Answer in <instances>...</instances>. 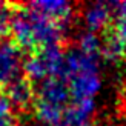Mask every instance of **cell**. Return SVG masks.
<instances>
[{
    "mask_svg": "<svg viewBox=\"0 0 126 126\" xmlns=\"http://www.w3.org/2000/svg\"><path fill=\"white\" fill-rule=\"evenodd\" d=\"M69 88L68 83L60 77H49L35 88V98L32 112L42 123L49 126L59 125L69 106Z\"/></svg>",
    "mask_w": 126,
    "mask_h": 126,
    "instance_id": "6da1fadb",
    "label": "cell"
},
{
    "mask_svg": "<svg viewBox=\"0 0 126 126\" xmlns=\"http://www.w3.org/2000/svg\"><path fill=\"white\" fill-rule=\"evenodd\" d=\"M23 51L9 37L0 40V88L23 75Z\"/></svg>",
    "mask_w": 126,
    "mask_h": 126,
    "instance_id": "7a4b0ae2",
    "label": "cell"
},
{
    "mask_svg": "<svg viewBox=\"0 0 126 126\" xmlns=\"http://www.w3.org/2000/svg\"><path fill=\"white\" fill-rule=\"evenodd\" d=\"M0 91L8 98L12 108H16V111H29V109L32 111L35 98V86L25 75L11 81L9 85L0 88Z\"/></svg>",
    "mask_w": 126,
    "mask_h": 126,
    "instance_id": "3957f363",
    "label": "cell"
},
{
    "mask_svg": "<svg viewBox=\"0 0 126 126\" xmlns=\"http://www.w3.org/2000/svg\"><path fill=\"white\" fill-rule=\"evenodd\" d=\"M100 55H103V59L115 65L126 62V40L117 31L112 20L105 29H102Z\"/></svg>",
    "mask_w": 126,
    "mask_h": 126,
    "instance_id": "277c9868",
    "label": "cell"
},
{
    "mask_svg": "<svg viewBox=\"0 0 126 126\" xmlns=\"http://www.w3.org/2000/svg\"><path fill=\"white\" fill-rule=\"evenodd\" d=\"M68 88L71 97L79 100H89L100 89L98 72H81L68 80Z\"/></svg>",
    "mask_w": 126,
    "mask_h": 126,
    "instance_id": "5b68a950",
    "label": "cell"
},
{
    "mask_svg": "<svg viewBox=\"0 0 126 126\" xmlns=\"http://www.w3.org/2000/svg\"><path fill=\"white\" fill-rule=\"evenodd\" d=\"M92 98L89 100H79L71 103L65 111V125L66 126H92V114H94Z\"/></svg>",
    "mask_w": 126,
    "mask_h": 126,
    "instance_id": "8992f818",
    "label": "cell"
},
{
    "mask_svg": "<svg viewBox=\"0 0 126 126\" xmlns=\"http://www.w3.org/2000/svg\"><path fill=\"white\" fill-rule=\"evenodd\" d=\"M29 6L39 14L45 16L46 18L55 23L63 25V26L72 17V6L66 2H60V0L59 2H46V0L45 2H34V3H29Z\"/></svg>",
    "mask_w": 126,
    "mask_h": 126,
    "instance_id": "52a82bcc",
    "label": "cell"
},
{
    "mask_svg": "<svg viewBox=\"0 0 126 126\" xmlns=\"http://www.w3.org/2000/svg\"><path fill=\"white\" fill-rule=\"evenodd\" d=\"M114 6L115 3H95L89 6L85 12V22L88 28L94 31H102L105 29L112 20V14H114Z\"/></svg>",
    "mask_w": 126,
    "mask_h": 126,
    "instance_id": "ba28073f",
    "label": "cell"
},
{
    "mask_svg": "<svg viewBox=\"0 0 126 126\" xmlns=\"http://www.w3.org/2000/svg\"><path fill=\"white\" fill-rule=\"evenodd\" d=\"M8 98L0 91V126H18V117Z\"/></svg>",
    "mask_w": 126,
    "mask_h": 126,
    "instance_id": "9c48e42d",
    "label": "cell"
},
{
    "mask_svg": "<svg viewBox=\"0 0 126 126\" xmlns=\"http://www.w3.org/2000/svg\"><path fill=\"white\" fill-rule=\"evenodd\" d=\"M80 51L85 52L88 55H94V57H97L100 54V40L98 37L94 34V32H86L80 37Z\"/></svg>",
    "mask_w": 126,
    "mask_h": 126,
    "instance_id": "30bf717a",
    "label": "cell"
},
{
    "mask_svg": "<svg viewBox=\"0 0 126 126\" xmlns=\"http://www.w3.org/2000/svg\"><path fill=\"white\" fill-rule=\"evenodd\" d=\"M114 9H115V11H114L112 22H114L117 31L122 34V37L126 40V2L115 3Z\"/></svg>",
    "mask_w": 126,
    "mask_h": 126,
    "instance_id": "8fae6325",
    "label": "cell"
},
{
    "mask_svg": "<svg viewBox=\"0 0 126 126\" xmlns=\"http://www.w3.org/2000/svg\"><path fill=\"white\" fill-rule=\"evenodd\" d=\"M122 105H123V108L126 111V81L122 85Z\"/></svg>",
    "mask_w": 126,
    "mask_h": 126,
    "instance_id": "7c38bea8",
    "label": "cell"
},
{
    "mask_svg": "<svg viewBox=\"0 0 126 126\" xmlns=\"http://www.w3.org/2000/svg\"><path fill=\"white\" fill-rule=\"evenodd\" d=\"M54 126H66L65 123H59V125H54Z\"/></svg>",
    "mask_w": 126,
    "mask_h": 126,
    "instance_id": "4fadbf2b",
    "label": "cell"
}]
</instances>
